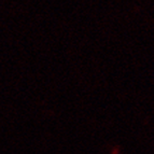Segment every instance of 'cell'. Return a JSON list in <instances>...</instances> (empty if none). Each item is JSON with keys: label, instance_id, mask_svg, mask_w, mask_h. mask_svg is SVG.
Masks as SVG:
<instances>
[]
</instances>
